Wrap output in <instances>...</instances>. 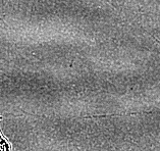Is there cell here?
<instances>
[{"label":"cell","mask_w":160,"mask_h":151,"mask_svg":"<svg viewBox=\"0 0 160 151\" xmlns=\"http://www.w3.org/2000/svg\"><path fill=\"white\" fill-rule=\"evenodd\" d=\"M2 119V118L0 117V121ZM0 151H10V144L9 142L6 140V138L3 137V135L1 134L0 131Z\"/></svg>","instance_id":"6da1fadb"}]
</instances>
